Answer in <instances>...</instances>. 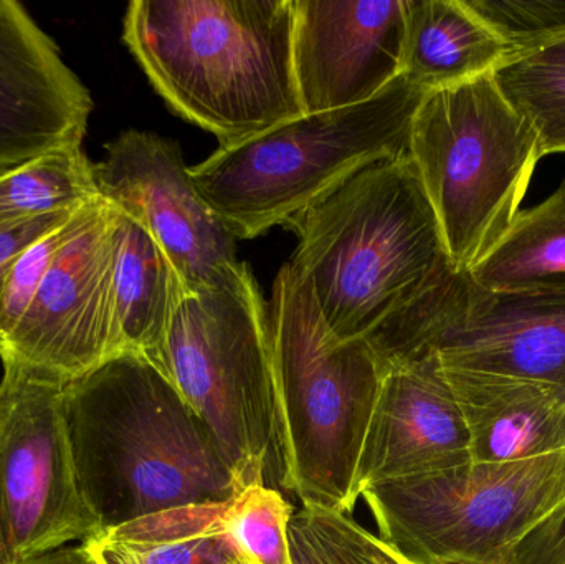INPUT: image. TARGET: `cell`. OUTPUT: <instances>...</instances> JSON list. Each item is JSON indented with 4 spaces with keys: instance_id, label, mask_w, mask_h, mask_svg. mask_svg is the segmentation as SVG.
Listing matches in <instances>:
<instances>
[{
    "instance_id": "obj_1",
    "label": "cell",
    "mask_w": 565,
    "mask_h": 564,
    "mask_svg": "<svg viewBox=\"0 0 565 564\" xmlns=\"http://www.w3.org/2000/svg\"><path fill=\"white\" fill-rule=\"evenodd\" d=\"M79 492L103 533L242 489L204 421L141 353L116 354L63 393Z\"/></svg>"
},
{
    "instance_id": "obj_2",
    "label": "cell",
    "mask_w": 565,
    "mask_h": 564,
    "mask_svg": "<svg viewBox=\"0 0 565 564\" xmlns=\"http://www.w3.org/2000/svg\"><path fill=\"white\" fill-rule=\"evenodd\" d=\"M292 0H135L122 39L156 92L221 148L305 115Z\"/></svg>"
},
{
    "instance_id": "obj_3",
    "label": "cell",
    "mask_w": 565,
    "mask_h": 564,
    "mask_svg": "<svg viewBox=\"0 0 565 564\" xmlns=\"http://www.w3.org/2000/svg\"><path fill=\"white\" fill-rule=\"evenodd\" d=\"M289 262L338 340H367L454 265L411 156L369 166L302 212Z\"/></svg>"
},
{
    "instance_id": "obj_4",
    "label": "cell",
    "mask_w": 565,
    "mask_h": 564,
    "mask_svg": "<svg viewBox=\"0 0 565 564\" xmlns=\"http://www.w3.org/2000/svg\"><path fill=\"white\" fill-rule=\"evenodd\" d=\"M268 317L281 487L302 506L351 515L384 364L364 338L331 333L289 262L275 280Z\"/></svg>"
},
{
    "instance_id": "obj_5",
    "label": "cell",
    "mask_w": 565,
    "mask_h": 564,
    "mask_svg": "<svg viewBox=\"0 0 565 564\" xmlns=\"http://www.w3.org/2000/svg\"><path fill=\"white\" fill-rule=\"evenodd\" d=\"M424 96L401 76L361 105L282 121L191 168L195 188L235 238L291 225L352 175L407 156Z\"/></svg>"
},
{
    "instance_id": "obj_6",
    "label": "cell",
    "mask_w": 565,
    "mask_h": 564,
    "mask_svg": "<svg viewBox=\"0 0 565 564\" xmlns=\"http://www.w3.org/2000/svg\"><path fill=\"white\" fill-rule=\"evenodd\" d=\"M151 360L204 421L242 487H281L270 317L247 264L185 295Z\"/></svg>"
},
{
    "instance_id": "obj_7",
    "label": "cell",
    "mask_w": 565,
    "mask_h": 564,
    "mask_svg": "<svg viewBox=\"0 0 565 564\" xmlns=\"http://www.w3.org/2000/svg\"><path fill=\"white\" fill-rule=\"evenodd\" d=\"M408 156L457 272L473 270L510 231L544 158L494 75L425 93Z\"/></svg>"
},
{
    "instance_id": "obj_8",
    "label": "cell",
    "mask_w": 565,
    "mask_h": 564,
    "mask_svg": "<svg viewBox=\"0 0 565 564\" xmlns=\"http://www.w3.org/2000/svg\"><path fill=\"white\" fill-rule=\"evenodd\" d=\"M361 499L379 539L412 562L510 564L521 540L565 502V449L392 480Z\"/></svg>"
},
{
    "instance_id": "obj_9",
    "label": "cell",
    "mask_w": 565,
    "mask_h": 564,
    "mask_svg": "<svg viewBox=\"0 0 565 564\" xmlns=\"http://www.w3.org/2000/svg\"><path fill=\"white\" fill-rule=\"evenodd\" d=\"M367 341L384 368L430 357L448 370L540 381L565 394V277L491 290L454 272Z\"/></svg>"
},
{
    "instance_id": "obj_10",
    "label": "cell",
    "mask_w": 565,
    "mask_h": 564,
    "mask_svg": "<svg viewBox=\"0 0 565 564\" xmlns=\"http://www.w3.org/2000/svg\"><path fill=\"white\" fill-rule=\"evenodd\" d=\"M66 383L15 364L0 381V555L26 564L102 536L79 492Z\"/></svg>"
},
{
    "instance_id": "obj_11",
    "label": "cell",
    "mask_w": 565,
    "mask_h": 564,
    "mask_svg": "<svg viewBox=\"0 0 565 564\" xmlns=\"http://www.w3.org/2000/svg\"><path fill=\"white\" fill-rule=\"evenodd\" d=\"M113 260V205L99 195L76 212L29 308L0 340L2 364L70 383L122 353Z\"/></svg>"
},
{
    "instance_id": "obj_12",
    "label": "cell",
    "mask_w": 565,
    "mask_h": 564,
    "mask_svg": "<svg viewBox=\"0 0 565 564\" xmlns=\"http://www.w3.org/2000/svg\"><path fill=\"white\" fill-rule=\"evenodd\" d=\"M99 195L145 225L164 248L188 294L237 270V244L195 188L181 148L156 132L128 129L95 164Z\"/></svg>"
},
{
    "instance_id": "obj_13",
    "label": "cell",
    "mask_w": 565,
    "mask_h": 564,
    "mask_svg": "<svg viewBox=\"0 0 565 564\" xmlns=\"http://www.w3.org/2000/svg\"><path fill=\"white\" fill-rule=\"evenodd\" d=\"M292 68L302 113L375 98L402 76L404 0H292Z\"/></svg>"
},
{
    "instance_id": "obj_14",
    "label": "cell",
    "mask_w": 565,
    "mask_h": 564,
    "mask_svg": "<svg viewBox=\"0 0 565 564\" xmlns=\"http://www.w3.org/2000/svg\"><path fill=\"white\" fill-rule=\"evenodd\" d=\"M93 99L55 40L17 0H0V175L83 145Z\"/></svg>"
},
{
    "instance_id": "obj_15",
    "label": "cell",
    "mask_w": 565,
    "mask_h": 564,
    "mask_svg": "<svg viewBox=\"0 0 565 564\" xmlns=\"http://www.w3.org/2000/svg\"><path fill=\"white\" fill-rule=\"evenodd\" d=\"M473 462L460 407L430 357L385 368L359 462L358 490Z\"/></svg>"
},
{
    "instance_id": "obj_16",
    "label": "cell",
    "mask_w": 565,
    "mask_h": 564,
    "mask_svg": "<svg viewBox=\"0 0 565 564\" xmlns=\"http://www.w3.org/2000/svg\"><path fill=\"white\" fill-rule=\"evenodd\" d=\"M438 370L460 407L473 462H518L565 449L563 391L504 374Z\"/></svg>"
},
{
    "instance_id": "obj_17",
    "label": "cell",
    "mask_w": 565,
    "mask_h": 564,
    "mask_svg": "<svg viewBox=\"0 0 565 564\" xmlns=\"http://www.w3.org/2000/svg\"><path fill=\"white\" fill-rule=\"evenodd\" d=\"M402 76L422 92L494 75L510 62L504 43L465 0H404Z\"/></svg>"
},
{
    "instance_id": "obj_18",
    "label": "cell",
    "mask_w": 565,
    "mask_h": 564,
    "mask_svg": "<svg viewBox=\"0 0 565 564\" xmlns=\"http://www.w3.org/2000/svg\"><path fill=\"white\" fill-rule=\"evenodd\" d=\"M113 287L122 353L152 358L188 290L145 225L113 207Z\"/></svg>"
},
{
    "instance_id": "obj_19",
    "label": "cell",
    "mask_w": 565,
    "mask_h": 564,
    "mask_svg": "<svg viewBox=\"0 0 565 564\" xmlns=\"http://www.w3.org/2000/svg\"><path fill=\"white\" fill-rule=\"evenodd\" d=\"M224 503L179 507L126 523L85 543L95 564H234L241 552Z\"/></svg>"
},
{
    "instance_id": "obj_20",
    "label": "cell",
    "mask_w": 565,
    "mask_h": 564,
    "mask_svg": "<svg viewBox=\"0 0 565 564\" xmlns=\"http://www.w3.org/2000/svg\"><path fill=\"white\" fill-rule=\"evenodd\" d=\"M98 198L83 145L65 146L0 175V227L73 214Z\"/></svg>"
},
{
    "instance_id": "obj_21",
    "label": "cell",
    "mask_w": 565,
    "mask_h": 564,
    "mask_svg": "<svg viewBox=\"0 0 565 564\" xmlns=\"http://www.w3.org/2000/svg\"><path fill=\"white\" fill-rule=\"evenodd\" d=\"M468 274L491 290L565 277V181L536 207L518 212L497 247Z\"/></svg>"
},
{
    "instance_id": "obj_22",
    "label": "cell",
    "mask_w": 565,
    "mask_h": 564,
    "mask_svg": "<svg viewBox=\"0 0 565 564\" xmlns=\"http://www.w3.org/2000/svg\"><path fill=\"white\" fill-rule=\"evenodd\" d=\"M494 82L530 123L543 155L565 152V60H514L494 73Z\"/></svg>"
},
{
    "instance_id": "obj_23",
    "label": "cell",
    "mask_w": 565,
    "mask_h": 564,
    "mask_svg": "<svg viewBox=\"0 0 565 564\" xmlns=\"http://www.w3.org/2000/svg\"><path fill=\"white\" fill-rule=\"evenodd\" d=\"M291 564H391L387 545L349 513L302 506L288 525Z\"/></svg>"
},
{
    "instance_id": "obj_24",
    "label": "cell",
    "mask_w": 565,
    "mask_h": 564,
    "mask_svg": "<svg viewBox=\"0 0 565 564\" xmlns=\"http://www.w3.org/2000/svg\"><path fill=\"white\" fill-rule=\"evenodd\" d=\"M295 509L264 482L242 487L227 502L225 526L242 556L255 564H291L288 525Z\"/></svg>"
},
{
    "instance_id": "obj_25",
    "label": "cell",
    "mask_w": 565,
    "mask_h": 564,
    "mask_svg": "<svg viewBox=\"0 0 565 564\" xmlns=\"http://www.w3.org/2000/svg\"><path fill=\"white\" fill-rule=\"evenodd\" d=\"M497 33L510 62L565 42V0H465Z\"/></svg>"
},
{
    "instance_id": "obj_26",
    "label": "cell",
    "mask_w": 565,
    "mask_h": 564,
    "mask_svg": "<svg viewBox=\"0 0 565 564\" xmlns=\"http://www.w3.org/2000/svg\"><path fill=\"white\" fill-rule=\"evenodd\" d=\"M75 217L76 212L72 217L52 228L49 234L33 242L13 262L12 268L7 275L6 288H3L2 318H0L2 337L0 340L12 331L17 321L25 313L36 288L40 287L46 272L58 255L60 248L68 241Z\"/></svg>"
},
{
    "instance_id": "obj_27",
    "label": "cell",
    "mask_w": 565,
    "mask_h": 564,
    "mask_svg": "<svg viewBox=\"0 0 565 564\" xmlns=\"http://www.w3.org/2000/svg\"><path fill=\"white\" fill-rule=\"evenodd\" d=\"M510 564H565V502L521 540Z\"/></svg>"
},
{
    "instance_id": "obj_28",
    "label": "cell",
    "mask_w": 565,
    "mask_h": 564,
    "mask_svg": "<svg viewBox=\"0 0 565 564\" xmlns=\"http://www.w3.org/2000/svg\"><path fill=\"white\" fill-rule=\"evenodd\" d=\"M73 214L49 215V217L22 222V224L10 225V227H0V318H2L3 288H6L7 275H9L13 262L33 242L49 234L52 228L72 217ZM0 337H2V330H0Z\"/></svg>"
},
{
    "instance_id": "obj_29",
    "label": "cell",
    "mask_w": 565,
    "mask_h": 564,
    "mask_svg": "<svg viewBox=\"0 0 565 564\" xmlns=\"http://www.w3.org/2000/svg\"><path fill=\"white\" fill-rule=\"evenodd\" d=\"M26 564H95L85 546H66Z\"/></svg>"
},
{
    "instance_id": "obj_30",
    "label": "cell",
    "mask_w": 565,
    "mask_h": 564,
    "mask_svg": "<svg viewBox=\"0 0 565 564\" xmlns=\"http://www.w3.org/2000/svg\"><path fill=\"white\" fill-rule=\"evenodd\" d=\"M537 55L550 60H565V42L554 46V49L547 50V52L537 53Z\"/></svg>"
},
{
    "instance_id": "obj_31",
    "label": "cell",
    "mask_w": 565,
    "mask_h": 564,
    "mask_svg": "<svg viewBox=\"0 0 565 564\" xmlns=\"http://www.w3.org/2000/svg\"><path fill=\"white\" fill-rule=\"evenodd\" d=\"M387 552H388V560H391V564H422L417 562H412V560L405 558V556H402L401 553L395 552V550H392L391 546L387 545Z\"/></svg>"
},
{
    "instance_id": "obj_32",
    "label": "cell",
    "mask_w": 565,
    "mask_h": 564,
    "mask_svg": "<svg viewBox=\"0 0 565 564\" xmlns=\"http://www.w3.org/2000/svg\"><path fill=\"white\" fill-rule=\"evenodd\" d=\"M234 564H255V563H252L250 560H247V558H245V556L241 555V558H238L237 562H235Z\"/></svg>"
},
{
    "instance_id": "obj_33",
    "label": "cell",
    "mask_w": 565,
    "mask_h": 564,
    "mask_svg": "<svg viewBox=\"0 0 565 564\" xmlns=\"http://www.w3.org/2000/svg\"><path fill=\"white\" fill-rule=\"evenodd\" d=\"M0 564H3L2 555H0Z\"/></svg>"
}]
</instances>
